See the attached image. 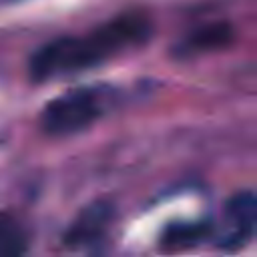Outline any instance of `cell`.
<instances>
[{
	"instance_id": "6da1fadb",
	"label": "cell",
	"mask_w": 257,
	"mask_h": 257,
	"mask_svg": "<svg viewBox=\"0 0 257 257\" xmlns=\"http://www.w3.org/2000/svg\"><path fill=\"white\" fill-rule=\"evenodd\" d=\"M153 22L143 12H124L84 36H62L38 48L28 64L34 80H50L92 68L108 58L145 44Z\"/></svg>"
},
{
	"instance_id": "7a4b0ae2",
	"label": "cell",
	"mask_w": 257,
	"mask_h": 257,
	"mask_svg": "<svg viewBox=\"0 0 257 257\" xmlns=\"http://www.w3.org/2000/svg\"><path fill=\"white\" fill-rule=\"evenodd\" d=\"M108 90L78 86L52 98L40 112V128L48 137H70L92 126L108 108Z\"/></svg>"
},
{
	"instance_id": "3957f363",
	"label": "cell",
	"mask_w": 257,
	"mask_h": 257,
	"mask_svg": "<svg viewBox=\"0 0 257 257\" xmlns=\"http://www.w3.org/2000/svg\"><path fill=\"white\" fill-rule=\"evenodd\" d=\"M257 235V193L239 191L225 203L219 223L213 227V241L223 251H237Z\"/></svg>"
},
{
	"instance_id": "277c9868",
	"label": "cell",
	"mask_w": 257,
	"mask_h": 257,
	"mask_svg": "<svg viewBox=\"0 0 257 257\" xmlns=\"http://www.w3.org/2000/svg\"><path fill=\"white\" fill-rule=\"evenodd\" d=\"M112 221H114L112 205H108L104 201H96V203L84 207L76 215V219L64 231L62 241L72 251H80V249L92 247L94 243L104 239V235L108 233Z\"/></svg>"
},
{
	"instance_id": "5b68a950",
	"label": "cell",
	"mask_w": 257,
	"mask_h": 257,
	"mask_svg": "<svg viewBox=\"0 0 257 257\" xmlns=\"http://www.w3.org/2000/svg\"><path fill=\"white\" fill-rule=\"evenodd\" d=\"M233 34L235 32L227 22H215V24L197 28L187 38L181 40L177 54L185 56V54H203V52L221 50L233 42Z\"/></svg>"
},
{
	"instance_id": "8992f818",
	"label": "cell",
	"mask_w": 257,
	"mask_h": 257,
	"mask_svg": "<svg viewBox=\"0 0 257 257\" xmlns=\"http://www.w3.org/2000/svg\"><path fill=\"white\" fill-rule=\"evenodd\" d=\"M211 233H213L211 223H201V221L173 223L163 229V233L159 237V247H161V251H169V253L185 251V249H191V247L203 243L205 239H209Z\"/></svg>"
},
{
	"instance_id": "52a82bcc",
	"label": "cell",
	"mask_w": 257,
	"mask_h": 257,
	"mask_svg": "<svg viewBox=\"0 0 257 257\" xmlns=\"http://www.w3.org/2000/svg\"><path fill=\"white\" fill-rule=\"evenodd\" d=\"M30 233L14 215L0 213V257H26Z\"/></svg>"
}]
</instances>
